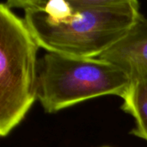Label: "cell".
Masks as SVG:
<instances>
[{
    "label": "cell",
    "instance_id": "cell-1",
    "mask_svg": "<svg viewBox=\"0 0 147 147\" xmlns=\"http://www.w3.org/2000/svg\"><path fill=\"white\" fill-rule=\"evenodd\" d=\"M47 53L98 58L140 16L136 0H9Z\"/></svg>",
    "mask_w": 147,
    "mask_h": 147
},
{
    "label": "cell",
    "instance_id": "cell-2",
    "mask_svg": "<svg viewBox=\"0 0 147 147\" xmlns=\"http://www.w3.org/2000/svg\"><path fill=\"white\" fill-rule=\"evenodd\" d=\"M40 47L22 19L0 4V135L7 136L38 99Z\"/></svg>",
    "mask_w": 147,
    "mask_h": 147
},
{
    "label": "cell",
    "instance_id": "cell-3",
    "mask_svg": "<svg viewBox=\"0 0 147 147\" xmlns=\"http://www.w3.org/2000/svg\"><path fill=\"white\" fill-rule=\"evenodd\" d=\"M131 84L124 71L99 58L47 53L39 63L38 100L50 114L103 96L122 99Z\"/></svg>",
    "mask_w": 147,
    "mask_h": 147
},
{
    "label": "cell",
    "instance_id": "cell-4",
    "mask_svg": "<svg viewBox=\"0 0 147 147\" xmlns=\"http://www.w3.org/2000/svg\"><path fill=\"white\" fill-rule=\"evenodd\" d=\"M98 58L120 68L132 82L147 79L146 17L140 15L126 34Z\"/></svg>",
    "mask_w": 147,
    "mask_h": 147
},
{
    "label": "cell",
    "instance_id": "cell-5",
    "mask_svg": "<svg viewBox=\"0 0 147 147\" xmlns=\"http://www.w3.org/2000/svg\"><path fill=\"white\" fill-rule=\"evenodd\" d=\"M121 109L135 120L132 134L147 141V79L132 82Z\"/></svg>",
    "mask_w": 147,
    "mask_h": 147
},
{
    "label": "cell",
    "instance_id": "cell-6",
    "mask_svg": "<svg viewBox=\"0 0 147 147\" xmlns=\"http://www.w3.org/2000/svg\"><path fill=\"white\" fill-rule=\"evenodd\" d=\"M103 147H110V146H103Z\"/></svg>",
    "mask_w": 147,
    "mask_h": 147
}]
</instances>
